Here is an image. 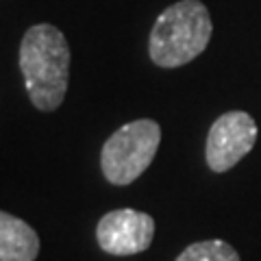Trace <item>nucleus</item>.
<instances>
[{"label": "nucleus", "instance_id": "f03ea898", "mask_svg": "<svg viewBox=\"0 0 261 261\" xmlns=\"http://www.w3.org/2000/svg\"><path fill=\"white\" fill-rule=\"evenodd\" d=\"M214 22L200 0H178L159 13L148 37V55L166 70L194 61L207 48Z\"/></svg>", "mask_w": 261, "mask_h": 261}, {"label": "nucleus", "instance_id": "423d86ee", "mask_svg": "<svg viewBox=\"0 0 261 261\" xmlns=\"http://www.w3.org/2000/svg\"><path fill=\"white\" fill-rule=\"evenodd\" d=\"M39 235L29 222L0 211V261H35Z\"/></svg>", "mask_w": 261, "mask_h": 261}, {"label": "nucleus", "instance_id": "7ed1b4c3", "mask_svg": "<svg viewBox=\"0 0 261 261\" xmlns=\"http://www.w3.org/2000/svg\"><path fill=\"white\" fill-rule=\"evenodd\" d=\"M161 144V126L150 118L133 120L120 126L100 150V170L111 185H130L137 181Z\"/></svg>", "mask_w": 261, "mask_h": 261}, {"label": "nucleus", "instance_id": "39448f33", "mask_svg": "<svg viewBox=\"0 0 261 261\" xmlns=\"http://www.w3.org/2000/svg\"><path fill=\"white\" fill-rule=\"evenodd\" d=\"M154 238L152 216L137 209H113L96 224V242L105 252L128 257L144 252Z\"/></svg>", "mask_w": 261, "mask_h": 261}, {"label": "nucleus", "instance_id": "0eeeda50", "mask_svg": "<svg viewBox=\"0 0 261 261\" xmlns=\"http://www.w3.org/2000/svg\"><path fill=\"white\" fill-rule=\"evenodd\" d=\"M174 261H240V255L224 240H205L190 244Z\"/></svg>", "mask_w": 261, "mask_h": 261}, {"label": "nucleus", "instance_id": "f257e3e1", "mask_svg": "<svg viewBox=\"0 0 261 261\" xmlns=\"http://www.w3.org/2000/svg\"><path fill=\"white\" fill-rule=\"evenodd\" d=\"M70 46L53 24H35L20 42V70L33 107L55 111L61 107L70 81Z\"/></svg>", "mask_w": 261, "mask_h": 261}, {"label": "nucleus", "instance_id": "20e7f679", "mask_svg": "<svg viewBox=\"0 0 261 261\" xmlns=\"http://www.w3.org/2000/svg\"><path fill=\"white\" fill-rule=\"evenodd\" d=\"M257 124L246 111H226L209 128L205 159L209 170L226 172L255 148Z\"/></svg>", "mask_w": 261, "mask_h": 261}]
</instances>
